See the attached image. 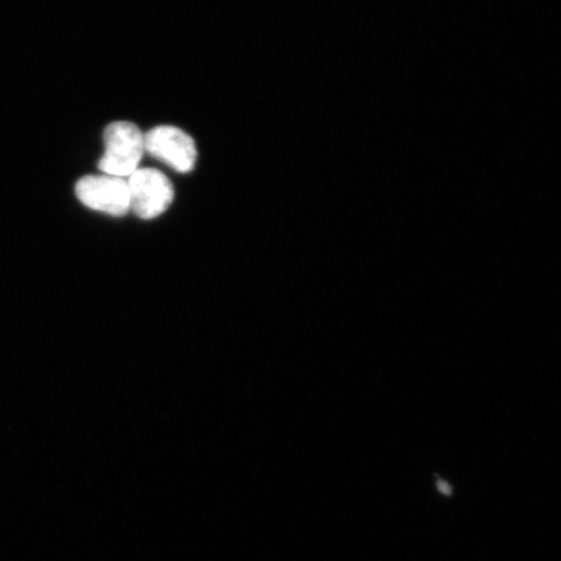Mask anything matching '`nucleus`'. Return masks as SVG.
I'll return each mask as SVG.
<instances>
[{"instance_id": "3", "label": "nucleus", "mask_w": 561, "mask_h": 561, "mask_svg": "<svg viewBox=\"0 0 561 561\" xmlns=\"http://www.w3.org/2000/svg\"><path fill=\"white\" fill-rule=\"evenodd\" d=\"M76 195L82 205L111 216H124L130 210L128 181L115 175H85L76 184Z\"/></svg>"}, {"instance_id": "4", "label": "nucleus", "mask_w": 561, "mask_h": 561, "mask_svg": "<svg viewBox=\"0 0 561 561\" xmlns=\"http://www.w3.org/2000/svg\"><path fill=\"white\" fill-rule=\"evenodd\" d=\"M145 149L179 173L192 172L198 159L194 139L175 126L163 125L147 131Z\"/></svg>"}, {"instance_id": "2", "label": "nucleus", "mask_w": 561, "mask_h": 561, "mask_svg": "<svg viewBox=\"0 0 561 561\" xmlns=\"http://www.w3.org/2000/svg\"><path fill=\"white\" fill-rule=\"evenodd\" d=\"M126 181L129 186L130 210L139 219H157L172 205L173 185L160 171L153 168H138Z\"/></svg>"}, {"instance_id": "1", "label": "nucleus", "mask_w": 561, "mask_h": 561, "mask_svg": "<svg viewBox=\"0 0 561 561\" xmlns=\"http://www.w3.org/2000/svg\"><path fill=\"white\" fill-rule=\"evenodd\" d=\"M103 139L105 150L100 170L115 178H130L146 152L144 133L135 124L116 122L105 128Z\"/></svg>"}, {"instance_id": "5", "label": "nucleus", "mask_w": 561, "mask_h": 561, "mask_svg": "<svg viewBox=\"0 0 561 561\" xmlns=\"http://www.w3.org/2000/svg\"><path fill=\"white\" fill-rule=\"evenodd\" d=\"M437 488L440 491V493L444 494V495H451L453 494V489H451L450 485H448V483L446 481L439 480L437 482Z\"/></svg>"}]
</instances>
